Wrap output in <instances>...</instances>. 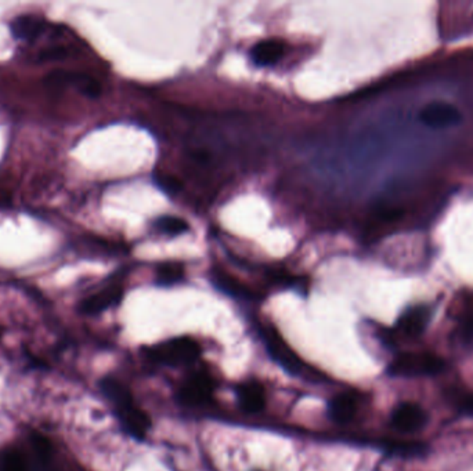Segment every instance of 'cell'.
Instances as JSON below:
<instances>
[{"label":"cell","mask_w":473,"mask_h":471,"mask_svg":"<svg viewBox=\"0 0 473 471\" xmlns=\"http://www.w3.org/2000/svg\"><path fill=\"white\" fill-rule=\"evenodd\" d=\"M260 334L270 357L276 362H278L284 369L295 375L305 372V364L302 362V360L290 347V344L284 340V337L273 325H262Z\"/></svg>","instance_id":"3957f363"},{"label":"cell","mask_w":473,"mask_h":471,"mask_svg":"<svg viewBox=\"0 0 473 471\" xmlns=\"http://www.w3.org/2000/svg\"><path fill=\"white\" fill-rule=\"evenodd\" d=\"M32 444H33V449L40 461V463L43 465L45 471H57L56 469H52L50 462H52V445L49 442V440L46 437L38 435L35 434L32 438Z\"/></svg>","instance_id":"ac0fdd59"},{"label":"cell","mask_w":473,"mask_h":471,"mask_svg":"<svg viewBox=\"0 0 473 471\" xmlns=\"http://www.w3.org/2000/svg\"><path fill=\"white\" fill-rule=\"evenodd\" d=\"M285 43L280 39H266L256 43L250 52V60L257 67L274 65L284 54Z\"/></svg>","instance_id":"7c38bea8"},{"label":"cell","mask_w":473,"mask_h":471,"mask_svg":"<svg viewBox=\"0 0 473 471\" xmlns=\"http://www.w3.org/2000/svg\"><path fill=\"white\" fill-rule=\"evenodd\" d=\"M357 406V399L352 394H338L329 401L328 412L336 423L345 424L356 416Z\"/></svg>","instance_id":"5bb4252c"},{"label":"cell","mask_w":473,"mask_h":471,"mask_svg":"<svg viewBox=\"0 0 473 471\" xmlns=\"http://www.w3.org/2000/svg\"><path fill=\"white\" fill-rule=\"evenodd\" d=\"M0 471H28L24 456L17 449H6L0 455Z\"/></svg>","instance_id":"e0dca14e"},{"label":"cell","mask_w":473,"mask_h":471,"mask_svg":"<svg viewBox=\"0 0 473 471\" xmlns=\"http://www.w3.org/2000/svg\"><path fill=\"white\" fill-rule=\"evenodd\" d=\"M158 185H160L162 190H165L167 192H172V194H174V192H177L180 190V183L176 178H173V177H160V178H158Z\"/></svg>","instance_id":"44dd1931"},{"label":"cell","mask_w":473,"mask_h":471,"mask_svg":"<svg viewBox=\"0 0 473 471\" xmlns=\"http://www.w3.org/2000/svg\"><path fill=\"white\" fill-rule=\"evenodd\" d=\"M464 330H465V334H467V336L473 337V318H470V319L465 322Z\"/></svg>","instance_id":"603a6c76"},{"label":"cell","mask_w":473,"mask_h":471,"mask_svg":"<svg viewBox=\"0 0 473 471\" xmlns=\"http://www.w3.org/2000/svg\"><path fill=\"white\" fill-rule=\"evenodd\" d=\"M444 368V361L428 353H407L398 355L389 368L397 376H423L436 375Z\"/></svg>","instance_id":"277c9868"},{"label":"cell","mask_w":473,"mask_h":471,"mask_svg":"<svg viewBox=\"0 0 473 471\" xmlns=\"http://www.w3.org/2000/svg\"><path fill=\"white\" fill-rule=\"evenodd\" d=\"M216 389V380L207 371L191 373L180 386L179 398L190 406H201L212 401Z\"/></svg>","instance_id":"5b68a950"},{"label":"cell","mask_w":473,"mask_h":471,"mask_svg":"<svg viewBox=\"0 0 473 471\" xmlns=\"http://www.w3.org/2000/svg\"><path fill=\"white\" fill-rule=\"evenodd\" d=\"M146 353L154 362L177 366L195 361L201 354V347L191 337H174L149 347Z\"/></svg>","instance_id":"7a4b0ae2"},{"label":"cell","mask_w":473,"mask_h":471,"mask_svg":"<svg viewBox=\"0 0 473 471\" xmlns=\"http://www.w3.org/2000/svg\"><path fill=\"white\" fill-rule=\"evenodd\" d=\"M212 284L213 286H216V289L233 298L245 300H257L260 298L257 292H255L248 285H245L243 282H241L239 279H236L233 275L220 268H213Z\"/></svg>","instance_id":"30bf717a"},{"label":"cell","mask_w":473,"mask_h":471,"mask_svg":"<svg viewBox=\"0 0 473 471\" xmlns=\"http://www.w3.org/2000/svg\"><path fill=\"white\" fill-rule=\"evenodd\" d=\"M184 275V270L181 264L177 263H166L159 265L158 268V284L159 285H173L179 282Z\"/></svg>","instance_id":"2e32d148"},{"label":"cell","mask_w":473,"mask_h":471,"mask_svg":"<svg viewBox=\"0 0 473 471\" xmlns=\"http://www.w3.org/2000/svg\"><path fill=\"white\" fill-rule=\"evenodd\" d=\"M429 321V310L426 307H414L401 315L398 327L408 336H418L423 332Z\"/></svg>","instance_id":"9a60e30c"},{"label":"cell","mask_w":473,"mask_h":471,"mask_svg":"<svg viewBox=\"0 0 473 471\" xmlns=\"http://www.w3.org/2000/svg\"><path fill=\"white\" fill-rule=\"evenodd\" d=\"M46 22L36 15L24 14L18 15L10 22V31L13 36L18 40L33 42L36 40L46 29Z\"/></svg>","instance_id":"8fae6325"},{"label":"cell","mask_w":473,"mask_h":471,"mask_svg":"<svg viewBox=\"0 0 473 471\" xmlns=\"http://www.w3.org/2000/svg\"><path fill=\"white\" fill-rule=\"evenodd\" d=\"M458 405L464 413H473V395H465L458 401Z\"/></svg>","instance_id":"7402d4cb"},{"label":"cell","mask_w":473,"mask_h":471,"mask_svg":"<svg viewBox=\"0 0 473 471\" xmlns=\"http://www.w3.org/2000/svg\"><path fill=\"white\" fill-rule=\"evenodd\" d=\"M428 422V413L415 402H401L392 412V424L394 428L411 433L422 428Z\"/></svg>","instance_id":"52a82bcc"},{"label":"cell","mask_w":473,"mask_h":471,"mask_svg":"<svg viewBox=\"0 0 473 471\" xmlns=\"http://www.w3.org/2000/svg\"><path fill=\"white\" fill-rule=\"evenodd\" d=\"M419 121L426 126L440 129L461 123L463 114L453 104L433 101L422 108V111L419 112Z\"/></svg>","instance_id":"8992f818"},{"label":"cell","mask_w":473,"mask_h":471,"mask_svg":"<svg viewBox=\"0 0 473 471\" xmlns=\"http://www.w3.org/2000/svg\"><path fill=\"white\" fill-rule=\"evenodd\" d=\"M67 57V50L63 47H52L46 49L39 53L38 61L39 63H46V61H56V60H63Z\"/></svg>","instance_id":"ffe728a7"},{"label":"cell","mask_w":473,"mask_h":471,"mask_svg":"<svg viewBox=\"0 0 473 471\" xmlns=\"http://www.w3.org/2000/svg\"><path fill=\"white\" fill-rule=\"evenodd\" d=\"M101 387L115 405L118 417L121 419L126 431L135 438L143 440L151 428V419L149 413L135 402L128 387L119 380L112 378L104 379Z\"/></svg>","instance_id":"6da1fadb"},{"label":"cell","mask_w":473,"mask_h":471,"mask_svg":"<svg viewBox=\"0 0 473 471\" xmlns=\"http://www.w3.org/2000/svg\"><path fill=\"white\" fill-rule=\"evenodd\" d=\"M123 295V288L119 284H112L100 292L86 298L80 303V313L86 315H96L105 311L107 309L112 307L114 304L119 303Z\"/></svg>","instance_id":"9c48e42d"},{"label":"cell","mask_w":473,"mask_h":471,"mask_svg":"<svg viewBox=\"0 0 473 471\" xmlns=\"http://www.w3.org/2000/svg\"><path fill=\"white\" fill-rule=\"evenodd\" d=\"M46 82L52 86H64L73 84L79 91L90 98H96L101 94V84L91 77L82 72H70V71H54L52 72Z\"/></svg>","instance_id":"ba28073f"},{"label":"cell","mask_w":473,"mask_h":471,"mask_svg":"<svg viewBox=\"0 0 473 471\" xmlns=\"http://www.w3.org/2000/svg\"><path fill=\"white\" fill-rule=\"evenodd\" d=\"M158 229L167 235L176 236L181 235L188 231V224L179 217L173 216H163L157 220Z\"/></svg>","instance_id":"d6986e66"},{"label":"cell","mask_w":473,"mask_h":471,"mask_svg":"<svg viewBox=\"0 0 473 471\" xmlns=\"http://www.w3.org/2000/svg\"><path fill=\"white\" fill-rule=\"evenodd\" d=\"M236 399L246 413H259L266 405V393L260 383L245 382L236 387Z\"/></svg>","instance_id":"4fadbf2b"}]
</instances>
